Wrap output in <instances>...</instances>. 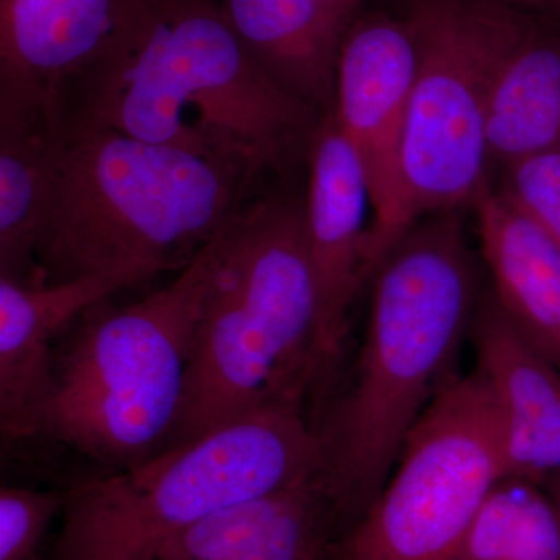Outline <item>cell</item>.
<instances>
[{
  "label": "cell",
  "mask_w": 560,
  "mask_h": 560,
  "mask_svg": "<svg viewBox=\"0 0 560 560\" xmlns=\"http://www.w3.org/2000/svg\"><path fill=\"white\" fill-rule=\"evenodd\" d=\"M323 117L254 65L215 0H127L62 120L195 151L259 179L308 158Z\"/></svg>",
  "instance_id": "1"
},
{
  "label": "cell",
  "mask_w": 560,
  "mask_h": 560,
  "mask_svg": "<svg viewBox=\"0 0 560 560\" xmlns=\"http://www.w3.org/2000/svg\"><path fill=\"white\" fill-rule=\"evenodd\" d=\"M371 313L352 385L318 431L334 511L360 517L388 481L415 423L452 377L478 305L464 210L412 224L374 271Z\"/></svg>",
  "instance_id": "2"
},
{
  "label": "cell",
  "mask_w": 560,
  "mask_h": 560,
  "mask_svg": "<svg viewBox=\"0 0 560 560\" xmlns=\"http://www.w3.org/2000/svg\"><path fill=\"white\" fill-rule=\"evenodd\" d=\"M241 165L62 120L40 228L39 280L179 271L248 205Z\"/></svg>",
  "instance_id": "3"
},
{
  "label": "cell",
  "mask_w": 560,
  "mask_h": 560,
  "mask_svg": "<svg viewBox=\"0 0 560 560\" xmlns=\"http://www.w3.org/2000/svg\"><path fill=\"white\" fill-rule=\"evenodd\" d=\"M223 231L167 285L124 307L103 301L65 331L32 407L31 440L58 442L114 469L165 447Z\"/></svg>",
  "instance_id": "4"
},
{
  "label": "cell",
  "mask_w": 560,
  "mask_h": 560,
  "mask_svg": "<svg viewBox=\"0 0 560 560\" xmlns=\"http://www.w3.org/2000/svg\"><path fill=\"white\" fill-rule=\"evenodd\" d=\"M316 313L304 198L275 194L248 202L223 231L219 268L165 447L278 397L305 396L313 388Z\"/></svg>",
  "instance_id": "5"
},
{
  "label": "cell",
  "mask_w": 560,
  "mask_h": 560,
  "mask_svg": "<svg viewBox=\"0 0 560 560\" xmlns=\"http://www.w3.org/2000/svg\"><path fill=\"white\" fill-rule=\"evenodd\" d=\"M320 463L304 394L278 397L66 490L60 529L43 560H158L210 512L289 486Z\"/></svg>",
  "instance_id": "6"
},
{
  "label": "cell",
  "mask_w": 560,
  "mask_h": 560,
  "mask_svg": "<svg viewBox=\"0 0 560 560\" xmlns=\"http://www.w3.org/2000/svg\"><path fill=\"white\" fill-rule=\"evenodd\" d=\"M418 46L400 145L397 242L434 213L474 209L489 180L497 77L536 18L504 0H410Z\"/></svg>",
  "instance_id": "7"
},
{
  "label": "cell",
  "mask_w": 560,
  "mask_h": 560,
  "mask_svg": "<svg viewBox=\"0 0 560 560\" xmlns=\"http://www.w3.org/2000/svg\"><path fill=\"white\" fill-rule=\"evenodd\" d=\"M504 480L499 412L480 372L448 377L415 423L397 467L337 560H452Z\"/></svg>",
  "instance_id": "8"
},
{
  "label": "cell",
  "mask_w": 560,
  "mask_h": 560,
  "mask_svg": "<svg viewBox=\"0 0 560 560\" xmlns=\"http://www.w3.org/2000/svg\"><path fill=\"white\" fill-rule=\"evenodd\" d=\"M416 62L418 46L407 14L359 16L342 40L331 114L359 156L371 191L374 217L364 279L397 241L400 145Z\"/></svg>",
  "instance_id": "9"
},
{
  "label": "cell",
  "mask_w": 560,
  "mask_h": 560,
  "mask_svg": "<svg viewBox=\"0 0 560 560\" xmlns=\"http://www.w3.org/2000/svg\"><path fill=\"white\" fill-rule=\"evenodd\" d=\"M307 161L305 234L318 305L313 340V388H318L340 360L350 307L366 280L364 250L374 209L363 165L334 114L320 120Z\"/></svg>",
  "instance_id": "10"
},
{
  "label": "cell",
  "mask_w": 560,
  "mask_h": 560,
  "mask_svg": "<svg viewBox=\"0 0 560 560\" xmlns=\"http://www.w3.org/2000/svg\"><path fill=\"white\" fill-rule=\"evenodd\" d=\"M127 0H0V131L61 125Z\"/></svg>",
  "instance_id": "11"
},
{
  "label": "cell",
  "mask_w": 560,
  "mask_h": 560,
  "mask_svg": "<svg viewBox=\"0 0 560 560\" xmlns=\"http://www.w3.org/2000/svg\"><path fill=\"white\" fill-rule=\"evenodd\" d=\"M478 372L499 412L504 480L544 482L560 470V372L511 323L493 294L471 320Z\"/></svg>",
  "instance_id": "12"
},
{
  "label": "cell",
  "mask_w": 560,
  "mask_h": 560,
  "mask_svg": "<svg viewBox=\"0 0 560 560\" xmlns=\"http://www.w3.org/2000/svg\"><path fill=\"white\" fill-rule=\"evenodd\" d=\"M128 275L91 276L61 283L0 278V430L7 444L31 440V411L55 346L80 316L121 290Z\"/></svg>",
  "instance_id": "13"
},
{
  "label": "cell",
  "mask_w": 560,
  "mask_h": 560,
  "mask_svg": "<svg viewBox=\"0 0 560 560\" xmlns=\"http://www.w3.org/2000/svg\"><path fill=\"white\" fill-rule=\"evenodd\" d=\"M250 60L280 90L334 110L342 40L353 22L319 0H221Z\"/></svg>",
  "instance_id": "14"
},
{
  "label": "cell",
  "mask_w": 560,
  "mask_h": 560,
  "mask_svg": "<svg viewBox=\"0 0 560 560\" xmlns=\"http://www.w3.org/2000/svg\"><path fill=\"white\" fill-rule=\"evenodd\" d=\"M493 298L534 349L560 372V248L489 187L474 208Z\"/></svg>",
  "instance_id": "15"
},
{
  "label": "cell",
  "mask_w": 560,
  "mask_h": 560,
  "mask_svg": "<svg viewBox=\"0 0 560 560\" xmlns=\"http://www.w3.org/2000/svg\"><path fill=\"white\" fill-rule=\"evenodd\" d=\"M490 164L560 151V22L534 21L497 77L488 119Z\"/></svg>",
  "instance_id": "16"
},
{
  "label": "cell",
  "mask_w": 560,
  "mask_h": 560,
  "mask_svg": "<svg viewBox=\"0 0 560 560\" xmlns=\"http://www.w3.org/2000/svg\"><path fill=\"white\" fill-rule=\"evenodd\" d=\"M60 127L0 132V278L40 282L36 250Z\"/></svg>",
  "instance_id": "17"
},
{
  "label": "cell",
  "mask_w": 560,
  "mask_h": 560,
  "mask_svg": "<svg viewBox=\"0 0 560 560\" xmlns=\"http://www.w3.org/2000/svg\"><path fill=\"white\" fill-rule=\"evenodd\" d=\"M452 560H560V511L539 482L501 480Z\"/></svg>",
  "instance_id": "18"
},
{
  "label": "cell",
  "mask_w": 560,
  "mask_h": 560,
  "mask_svg": "<svg viewBox=\"0 0 560 560\" xmlns=\"http://www.w3.org/2000/svg\"><path fill=\"white\" fill-rule=\"evenodd\" d=\"M66 490L0 489V560H43L44 541L60 517Z\"/></svg>",
  "instance_id": "19"
},
{
  "label": "cell",
  "mask_w": 560,
  "mask_h": 560,
  "mask_svg": "<svg viewBox=\"0 0 560 560\" xmlns=\"http://www.w3.org/2000/svg\"><path fill=\"white\" fill-rule=\"evenodd\" d=\"M499 191L560 248V151L537 154L503 168Z\"/></svg>",
  "instance_id": "20"
},
{
  "label": "cell",
  "mask_w": 560,
  "mask_h": 560,
  "mask_svg": "<svg viewBox=\"0 0 560 560\" xmlns=\"http://www.w3.org/2000/svg\"><path fill=\"white\" fill-rule=\"evenodd\" d=\"M504 2L539 20L560 22V0H504Z\"/></svg>",
  "instance_id": "21"
},
{
  "label": "cell",
  "mask_w": 560,
  "mask_h": 560,
  "mask_svg": "<svg viewBox=\"0 0 560 560\" xmlns=\"http://www.w3.org/2000/svg\"><path fill=\"white\" fill-rule=\"evenodd\" d=\"M319 2L350 22L359 20L361 5H363V0H319Z\"/></svg>",
  "instance_id": "22"
},
{
  "label": "cell",
  "mask_w": 560,
  "mask_h": 560,
  "mask_svg": "<svg viewBox=\"0 0 560 560\" xmlns=\"http://www.w3.org/2000/svg\"><path fill=\"white\" fill-rule=\"evenodd\" d=\"M545 490L550 493L552 501H555L556 506L560 511V470L555 471V474L550 475L544 482H541Z\"/></svg>",
  "instance_id": "23"
}]
</instances>
